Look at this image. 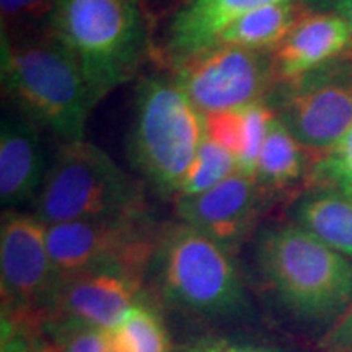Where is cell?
<instances>
[{"label": "cell", "mask_w": 352, "mask_h": 352, "mask_svg": "<svg viewBox=\"0 0 352 352\" xmlns=\"http://www.w3.org/2000/svg\"><path fill=\"white\" fill-rule=\"evenodd\" d=\"M308 12L310 8L302 0L258 8L226 30L215 44L274 52Z\"/></svg>", "instance_id": "cell-17"}, {"label": "cell", "mask_w": 352, "mask_h": 352, "mask_svg": "<svg viewBox=\"0 0 352 352\" xmlns=\"http://www.w3.org/2000/svg\"><path fill=\"white\" fill-rule=\"evenodd\" d=\"M158 230L148 212L47 226L56 285L100 267H127L148 274Z\"/></svg>", "instance_id": "cell-7"}, {"label": "cell", "mask_w": 352, "mask_h": 352, "mask_svg": "<svg viewBox=\"0 0 352 352\" xmlns=\"http://www.w3.org/2000/svg\"><path fill=\"white\" fill-rule=\"evenodd\" d=\"M142 0H57L51 30L76 57L95 107L155 51Z\"/></svg>", "instance_id": "cell-2"}, {"label": "cell", "mask_w": 352, "mask_h": 352, "mask_svg": "<svg viewBox=\"0 0 352 352\" xmlns=\"http://www.w3.org/2000/svg\"><path fill=\"white\" fill-rule=\"evenodd\" d=\"M179 352H284L276 347L250 344L232 340H202L195 344L183 347Z\"/></svg>", "instance_id": "cell-27"}, {"label": "cell", "mask_w": 352, "mask_h": 352, "mask_svg": "<svg viewBox=\"0 0 352 352\" xmlns=\"http://www.w3.org/2000/svg\"><path fill=\"white\" fill-rule=\"evenodd\" d=\"M147 276L166 307L191 318H240L250 308L233 253L182 220L158 230Z\"/></svg>", "instance_id": "cell-3"}, {"label": "cell", "mask_w": 352, "mask_h": 352, "mask_svg": "<svg viewBox=\"0 0 352 352\" xmlns=\"http://www.w3.org/2000/svg\"><path fill=\"white\" fill-rule=\"evenodd\" d=\"M2 315L32 327L44 320L56 274L47 246V226L34 212L3 210L0 226Z\"/></svg>", "instance_id": "cell-10"}, {"label": "cell", "mask_w": 352, "mask_h": 352, "mask_svg": "<svg viewBox=\"0 0 352 352\" xmlns=\"http://www.w3.org/2000/svg\"><path fill=\"white\" fill-rule=\"evenodd\" d=\"M113 333L122 352H171L164 320L145 298L131 308Z\"/></svg>", "instance_id": "cell-19"}, {"label": "cell", "mask_w": 352, "mask_h": 352, "mask_svg": "<svg viewBox=\"0 0 352 352\" xmlns=\"http://www.w3.org/2000/svg\"><path fill=\"white\" fill-rule=\"evenodd\" d=\"M33 206L46 226L147 212L142 183L85 139L57 148Z\"/></svg>", "instance_id": "cell-6"}, {"label": "cell", "mask_w": 352, "mask_h": 352, "mask_svg": "<svg viewBox=\"0 0 352 352\" xmlns=\"http://www.w3.org/2000/svg\"><path fill=\"white\" fill-rule=\"evenodd\" d=\"M0 51L2 90L15 111L63 142L83 139L95 103L76 57L54 32L2 34Z\"/></svg>", "instance_id": "cell-1"}, {"label": "cell", "mask_w": 352, "mask_h": 352, "mask_svg": "<svg viewBox=\"0 0 352 352\" xmlns=\"http://www.w3.org/2000/svg\"><path fill=\"white\" fill-rule=\"evenodd\" d=\"M334 12L340 13L342 19L347 21V25H349L352 32V0H341L336 6V8H334Z\"/></svg>", "instance_id": "cell-30"}, {"label": "cell", "mask_w": 352, "mask_h": 352, "mask_svg": "<svg viewBox=\"0 0 352 352\" xmlns=\"http://www.w3.org/2000/svg\"><path fill=\"white\" fill-rule=\"evenodd\" d=\"M311 186L333 188L352 197V126L323 155L311 162Z\"/></svg>", "instance_id": "cell-22"}, {"label": "cell", "mask_w": 352, "mask_h": 352, "mask_svg": "<svg viewBox=\"0 0 352 352\" xmlns=\"http://www.w3.org/2000/svg\"><path fill=\"white\" fill-rule=\"evenodd\" d=\"M56 341L64 352H122L113 329H100L82 324L56 323Z\"/></svg>", "instance_id": "cell-24"}, {"label": "cell", "mask_w": 352, "mask_h": 352, "mask_svg": "<svg viewBox=\"0 0 352 352\" xmlns=\"http://www.w3.org/2000/svg\"><path fill=\"white\" fill-rule=\"evenodd\" d=\"M324 352H352V303L323 340Z\"/></svg>", "instance_id": "cell-26"}, {"label": "cell", "mask_w": 352, "mask_h": 352, "mask_svg": "<svg viewBox=\"0 0 352 352\" xmlns=\"http://www.w3.org/2000/svg\"><path fill=\"white\" fill-rule=\"evenodd\" d=\"M308 157L310 153L276 116L264 139L254 173L264 195L296 186L307 173Z\"/></svg>", "instance_id": "cell-18"}, {"label": "cell", "mask_w": 352, "mask_h": 352, "mask_svg": "<svg viewBox=\"0 0 352 352\" xmlns=\"http://www.w3.org/2000/svg\"><path fill=\"white\" fill-rule=\"evenodd\" d=\"M266 101L314 162L352 126V51L300 78L279 83Z\"/></svg>", "instance_id": "cell-8"}, {"label": "cell", "mask_w": 352, "mask_h": 352, "mask_svg": "<svg viewBox=\"0 0 352 352\" xmlns=\"http://www.w3.org/2000/svg\"><path fill=\"white\" fill-rule=\"evenodd\" d=\"M34 338L28 327L2 315V340L0 352H33Z\"/></svg>", "instance_id": "cell-25"}, {"label": "cell", "mask_w": 352, "mask_h": 352, "mask_svg": "<svg viewBox=\"0 0 352 352\" xmlns=\"http://www.w3.org/2000/svg\"><path fill=\"white\" fill-rule=\"evenodd\" d=\"M274 118V108L266 100L240 107V147L236 153L240 173H256L259 152Z\"/></svg>", "instance_id": "cell-21"}, {"label": "cell", "mask_w": 352, "mask_h": 352, "mask_svg": "<svg viewBox=\"0 0 352 352\" xmlns=\"http://www.w3.org/2000/svg\"><path fill=\"white\" fill-rule=\"evenodd\" d=\"M204 135V114L171 76L140 78L132 104L127 155L162 197L176 199Z\"/></svg>", "instance_id": "cell-5"}, {"label": "cell", "mask_w": 352, "mask_h": 352, "mask_svg": "<svg viewBox=\"0 0 352 352\" xmlns=\"http://www.w3.org/2000/svg\"><path fill=\"white\" fill-rule=\"evenodd\" d=\"M33 352H64L63 346L51 338H34Z\"/></svg>", "instance_id": "cell-29"}, {"label": "cell", "mask_w": 352, "mask_h": 352, "mask_svg": "<svg viewBox=\"0 0 352 352\" xmlns=\"http://www.w3.org/2000/svg\"><path fill=\"white\" fill-rule=\"evenodd\" d=\"M294 223L352 259V197L333 188L311 186L296 202Z\"/></svg>", "instance_id": "cell-16"}, {"label": "cell", "mask_w": 352, "mask_h": 352, "mask_svg": "<svg viewBox=\"0 0 352 352\" xmlns=\"http://www.w3.org/2000/svg\"><path fill=\"white\" fill-rule=\"evenodd\" d=\"M57 0H0L2 34L21 36L51 30Z\"/></svg>", "instance_id": "cell-23"}, {"label": "cell", "mask_w": 352, "mask_h": 352, "mask_svg": "<svg viewBox=\"0 0 352 352\" xmlns=\"http://www.w3.org/2000/svg\"><path fill=\"white\" fill-rule=\"evenodd\" d=\"M264 196L254 176L236 171L202 195L176 199V214L233 253L254 230Z\"/></svg>", "instance_id": "cell-12"}, {"label": "cell", "mask_w": 352, "mask_h": 352, "mask_svg": "<svg viewBox=\"0 0 352 352\" xmlns=\"http://www.w3.org/2000/svg\"><path fill=\"white\" fill-rule=\"evenodd\" d=\"M310 6L314 7H323V8H336L338 3L341 2V0H307Z\"/></svg>", "instance_id": "cell-31"}, {"label": "cell", "mask_w": 352, "mask_h": 352, "mask_svg": "<svg viewBox=\"0 0 352 352\" xmlns=\"http://www.w3.org/2000/svg\"><path fill=\"white\" fill-rule=\"evenodd\" d=\"M254 256L263 279L297 318L338 320L352 303V259L297 223L264 227Z\"/></svg>", "instance_id": "cell-4"}, {"label": "cell", "mask_w": 352, "mask_h": 352, "mask_svg": "<svg viewBox=\"0 0 352 352\" xmlns=\"http://www.w3.org/2000/svg\"><path fill=\"white\" fill-rule=\"evenodd\" d=\"M47 162L41 127L20 113L0 121V202L3 210L34 204L46 178Z\"/></svg>", "instance_id": "cell-14"}, {"label": "cell", "mask_w": 352, "mask_h": 352, "mask_svg": "<svg viewBox=\"0 0 352 352\" xmlns=\"http://www.w3.org/2000/svg\"><path fill=\"white\" fill-rule=\"evenodd\" d=\"M236 171H239V165H236L235 157L226 151L222 145L204 135V140H202L199 151L196 153L191 168L188 170L186 178L179 188L176 199L202 195V192L226 182Z\"/></svg>", "instance_id": "cell-20"}, {"label": "cell", "mask_w": 352, "mask_h": 352, "mask_svg": "<svg viewBox=\"0 0 352 352\" xmlns=\"http://www.w3.org/2000/svg\"><path fill=\"white\" fill-rule=\"evenodd\" d=\"M297 0H182L166 16L158 57L168 65L214 46L226 30L258 8Z\"/></svg>", "instance_id": "cell-13"}, {"label": "cell", "mask_w": 352, "mask_h": 352, "mask_svg": "<svg viewBox=\"0 0 352 352\" xmlns=\"http://www.w3.org/2000/svg\"><path fill=\"white\" fill-rule=\"evenodd\" d=\"M352 51V32L338 12L310 10L271 52L276 85L300 78Z\"/></svg>", "instance_id": "cell-15"}, {"label": "cell", "mask_w": 352, "mask_h": 352, "mask_svg": "<svg viewBox=\"0 0 352 352\" xmlns=\"http://www.w3.org/2000/svg\"><path fill=\"white\" fill-rule=\"evenodd\" d=\"M168 69L202 114L267 100L276 87L271 52L228 44H214Z\"/></svg>", "instance_id": "cell-9"}, {"label": "cell", "mask_w": 352, "mask_h": 352, "mask_svg": "<svg viewBox=\"0 0 352 352\" xmlns=\"http://www.w3.org/2000/svg\"><path fill=\"white\" fill-rule=\"evenodd\" d=\"M179 2H182V0H142L145 10H147L148 16H151L152 23H155L160 16H168Z\"/></svg>", "instance_id": "cell-28"}, {"label": "cell", "mask_w": 352, "mask_h": 352, "mask_svg": "<svg viewBox=\"0 0 352 352\" xmlns=\"http://www.w3.org/2000/svg\"><path fill=\"white\" fill-rule=\"evenodd\" d=\"M147 274L127 267H100L57 283L44 320L114 329L144 298Z\"/></svg>", "instance_id": "cell-11"}]
</instances>
